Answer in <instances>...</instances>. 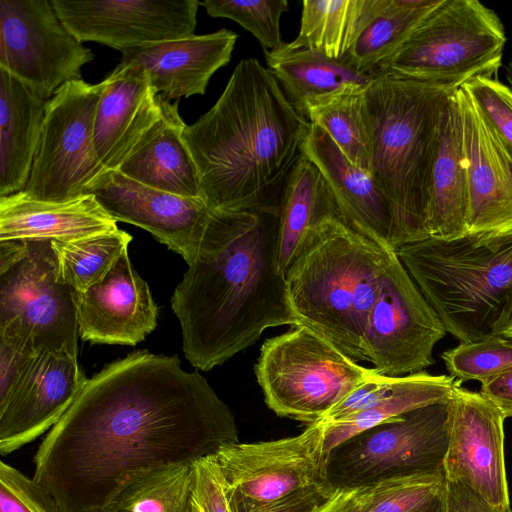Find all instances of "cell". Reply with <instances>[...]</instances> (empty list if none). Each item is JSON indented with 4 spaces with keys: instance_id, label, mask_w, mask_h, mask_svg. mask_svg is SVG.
<instances>
[{
    "instance_id": "cell-1",
    "label": "cell",
    "mask_w": 512,
    "mask_h": 512,
    "mask_svg": "<svg viewBox=\"0 0 512 512\" xmlns=\"http://www.w3.org/2000/svg\"><path fill=\"white\" fill-rule=\"evenodd\" d=\"M236 442L232 411L199 372L135 351L87 379L39 445L33 479L61 512H104L143 474Z\"/></svg>"
},
{
    "instance_id": "cell-2",
    "label": "cell",
    "mask_w": 512,
    "mask_h": 512,
    "mask_svg": "<svg viewBox=\"0 0 512 512\" xmlns=\"http://www.w3.org/2000/svg\"><path fill=\"white\" fill-rule=\"evenodd\" d=\"M278 206L211 209L171 297L184 356L199 370L223 364L268 328L300 325L278 263Z\"/></svg>"
},
{
    "instance_id": "cell-3",
    "label": "cell",
    "mask_w": 512,
    "mask_h": 512,
    "mask_svg": "<svg viewBox=\"0 0 512 512\" xmlns=\"http://www.w3.org/2000/svg\"><path fill=\"white\" fill-rule=\"evenodd\" d=\"M309 125L267 67L241 60L212 108L184 129L204 202L211 209L278 204Z\"/></svg>"
},
{
    "instance_id": "cell-4",
    "label": "cell",
    "mask_w": 512,
    "mask_h": 512,
    "mask_svg": "<svg viewBox=\"0 0 512 512\" xmlns=\"http://www.w3.org/2000/svg\"><path fill=\"white\" fill-rule=\"evenodd\" d=\"M395 251L353 229L342 216L313 229L285 274L300 325L356 362H367L368 314Z\"/></svg>"
},
{
    "instance_id": "cell-5",
    "label": "cell",
    "mask_w": 512,
    "mask_h": 512,
    "mask_svg": "<svg viewBox=\"0 0 512 512\" xmlns=\"http://www.w3.org/2000/svg\"><path fill=\"white\" fill-rule=\"evenodd\" d=\"M454 90L375 74L364 92L369 172L393 209L401 246L431 237V168L441 110Z\"/></svg>"
},
{
    "instance_id": "cell-6",
    "label": "cell",
    "mask_w": 512,
    "mask_h": 512,
    "mask_svg": "<svg viewBox=\"0 0 512 512\" xmlns=\"http://www.w3.org/2000/svg\"><path fill=\"white\" fill-rule=\"evenodd\" d=\"M396 253L446 332L460 342L493 335L512 298V230L429 237Z\"/></svg>"
},
{
    "instance_id": "cell-7",
    "label": "cell",
    "mask_w": 512,
    "mask_h": 512,
    "mask_svg": "<svg viewBox=\"0 0 512 512\" xmlns=\"http://www.w3.org/2000/svg\"><path fill=\"white\" fill-rule=\"evenodd\" d=\"M506 34L498 15L477 0H440L374 74L459 89L495 78Z\"/></svg>"
},
{
    "instance_id": "cell-8",
    "label": "cell",
    "mask_w": 512,
    "mask_h": 512,
    "mask_svg": "<svg viewBox=\"0 0 512 512\" xmlns=\"http://www.w3.org/2000/svg\"><path fill=\"white\" fill-rule=\"evenodd\" d=\"M266 405L278 416L312 424L378 372L359 365L305 325L266 339L254 366Z\"/></svg>"
},
{
    "instance_id": "cell-9",
    "label": "cell",
    "mask_w": 512,
    "mask_h": 512,
    "mask_svg": "<svg viewBox=\"0 0 512 512\" xmlns=\"http://www.w3.org/2000/svg\"><path fill=\"white\" fill-rule=\"evenodd\" d=\"M51 242L23 241L0 263V334L19 337L38 354L78 357L77 292L59 279Z\"/></svg>"
},
{
    "instance_id": "cell-10",
    "label": "cell",
    "mask_w": 512,
    "mask_h": 512,
    "mask_svg": "<svg viewBox=\"0 0 512 512\" xmlns=\"http://www.w3.org/2000/svg\"><path fill=\"white\" fill-rule=\"evenodd\" d=\"M103 80L67 82L46 101L38 147L29 180V197L64 202L86 195L107 169L97 155L94 123Z\"/></svg>"
},
{
    "instance_id": "cell-11",
    "label": "cell",
    "mask_w": 512,
    "mask_h": 512,
    "mask_svg": "<svg viewBox=\"0 0 512 512\" xmlns=\"http://www.w3.org/2000/svg\"><path fill=\"white\" fill-rule=\"evenodd\" d=\"M447 447V403L410 411L332 451L334 486H356L398 474L440 471Z\"/></svg>"
},
{
    "instance_id": "cell-12",
    "label": "cell",
    "mask_w": 512,
    "mask_h": 512,
    "mask_svg": "<svg viewBox=\"0 0 512 512\" xmlns=\"http://www.w3.org/2000/svg\"><path fill=\"white\" fill-rule=\"evenodd\" d=\"M446 333L395 251L368 314L367 362L389 377L422 372L435 363L434 347Z\"/></svg>"
},
{
    "instance_id": "cell-13",
    "label": "cell",
    "mask_w": 512,
    "mask_h": 512,
    "mask_svg": "<svg viewBox=\"0 0 512 512\" xmlns=\"http://www.w3.org/2000/svg\"><path fill=\"white\" fill-rule=\"evenodd\" d=\"M94 54L47 0H0V68L44 100L81 79Z\"/></svg>"
},
{
    "instance_id": "cell-14",
    "label": "cell",
    "mask_w": 512,
    "mask_h": 512,
    "mask_svg": "<svg viewBox=\"0 0 512 512\" xmlns=\"http://www.w3.org/2000/svg\"><path fill=\"white\" fill-rule=\"evenodd\" d=\"M325 435L326 426L318 421L295 436L220 447L215 455L228 492L267 502L331 483Z\"/></svg>"
},
{
    "instance_id": "cell-15",
    "label": "cell",
    "mask_w": 512,
    "mask_h": 512,
    "mask_svg": "<svg viewBox=\"0 0 512 512\" xmlns=\"http://www.w3.org/2000/svg\"><path fill=\"white\" fill-rule=\"evenodd\" d=\"M457 380L447 402V447L442 471L492 512H510L502 412Z\"/></svg>"
},
{
    "instance_id": "cell-16",
    "label": "cell",
    "mask_w": 512,
    "mask_h": 512,
    "mask_svg": "<svg viewBox=\"0 0 512 512\" xmlns=\"http://www.w3.org/2000/svg\"><path fill=\"white\" fill-rule=\"evenodd\" d=\"M63 24L81 42L120 52L194 35L197 0H52Z\"/></svg>"
},
{
    "instance_id": "cell-17",
    "label": "cell",
    "mask_w": 512,
    "mask_h": 512,
    "mask_svg": "<svg viewBox=\"0 0 512 512\" xmlns=\"http://www.w3.org/2000/svg\"><path fill=\"white\" fill-rule=\"evenodd\" d=\"M116 221L150 232L159 242L192 264L211 208L188 198L137 182L117 170H106L87 189Z\"/></svg>"
},
{
    "instance_id": "cell-18",
    "label": "cell",
    "mask_w": 512,
    "mask_h": 512,
    "mask_svg": "<svg viewBox=\"0 0 512 512\" xmlns=\"http://www.w3.org/2000/svg\"><path fill=\"white\" fill-rule=\"evenodd\" d=\"M467 171V233L512 230V150L474 99L456 91Z\"/></svg>"
},
{
    "instance_id": "cell-19",
    "label": "cell",
    "mask_w": 512,
    "mask_h": 512,
    "mask_svg": "<svg viewBox=\"0 0 512 512\" xmlns=\"http://www.w3.org/2000/svg\"><path fill=\"white\" fill-rule=\"evenodd\" d=\"M86 381L78 357L39 353L11 400L0 409V453L10 454L52 429Z\"/></svg>"
},
{
    "instance_id": "cell-20",
    "label": "cell",
    "mask_w": 512,
    "mask_h": 512,
    "mask_svg": "<svg viewBox=\"0 0 512 512\" xmlns=\"http://www.w3.org/2000/svg\"><path fill=\"white\" fill-rule=\"evenodd\" d=\"M79 337L99 344L134 346L157 325L158 307L126 249L98 283L77 292Z\"/></svg>"
},
{
    "instance_id": "cell-21",
    "label": "cell",
    "mask_w": 512,
    "mask_h": 512,
    "mask_svg": "<svg viewBox=\"0 0 512 512\" xmlns=\"http://www.w3.org/2000/svg\"><path fill=\"white\" fill-rule=\"evenodd\" d=\"M103 82L94 123L95 148L107 170H118L161 122V97L136 67L118 64Z\"/></svg>"
},
{
    "instance_id": "cell-22",
    "label": "cell",
    "mask_w": 512,
    "mask_h": 512,
    "mask_svg": "<svg viewBox=\"0 0 512 512\" xmlns=\"http://www.w3.org/2000/svg\"><path fill=\"white\" fill-rule=\"evenodd\" d=\"M300 153L322 173L349 226L394 250L401 246L393 209L370 172L352 164L330 136L311 123Z\"/></svg>"
},
{
    "instance_id": "cell-23",
    "label": "cell",
    "mask_w": 512,
    "mask_h": 512,
    "mask_svg": "<svg viewBox=\"0 0 512 512\" xmlns=\"http://www.w3.org/2000/svg\"><path fill=\"white\" fill-rule=\"evenodd\" d=\"M237 34L226 28L121 52L119 64L144 71L168 101L204 95L212 75L231 59Z\"/></svg>"
},
{
    "instance_id": "cell-24",
    "label": "cell",
    "mask_w": 512,
    "mask_h": 512,
    "mask_svg": "<svg viewBox=\"0 0 512 512\" xmlns=\"http://www.w3.org/2000/svg\"><path fill=\"white\" fill-rule=\"evenodd\" d=\"M92 194L64 202L41 201L24 191L0 196V241L68 242L118 229Z\"/></svg>"
},
{
    "instance_id": "cell-25",
    "label": "cell",
    "mask_w": 512,
    "mask_h": 512,
    "mask_svg": "<svg viewBox=\"0 0 512 512\" xmlns=\"http://www.w3.org/2000/svg\"><path fill=\"white\" fill-rule=\"evenodd\" d=\"M457 90L441 110L430 176L429 231L431 237L442 239L467 233V171Z\"/></svg>"
},
{
    "instance_id": "cell-26",
    "label": "cell",
    "mask_w": 512,
    "mask_h": 512,
    "mask_svg": "<svg viewBox=\"0 0 512 512\" xmlns=\"http://www.w3.org/2000/svg\"><path fill=\"white\" fill-rule=\"evenodd\" d=\"M160 97L161 122L117 171L161 191L202 199L198 170L183 137L187 125L179 115L178 101Z\"/></svg>"
},
{
    "instance_id": "cell-27",
    "label": "cell",
    "mask_w": 512,
    "mask_h": 512,
    "mask_svg": "<svg viewBox=\"0 0 512 512\" xmlns=\"http://www.w3.org/2000/svg\"><path fill=\"white\" fill-rule=\"evenodd\" d=\"M47 100L0 68V196L25 189Z\"/></svg>"
},
{
    "instance_id": "cell-28",
    "label": "cell",
    "mask_w": 512,
    "mask_h": 512,
    "mask_svg": "<svg viewBox=\"0 0 512 512\" xmlns=\"http://www.w3.org/2000/svg\"><path fill=\"white\" fill-rule=\"evenodd\" d=\"M278 209L277 255L286 274L310 232L343 215L322 173L302 153L284 178Z\"/></svg>"
},
{
    "instance_id": "cell-29",
    "label": "cell",
    "mask_w": 512,
    "mask_h": 512,
    "mask_svg": "<svg viewBox=\"0 0 512 512\" xmlns=\"http://www.w3.org/2000/svg\"><path fill=\"white\" fill-rule=\"evenodd\" d=\"M264 54L267 68L303 117L309 102L342 93L365 91L375 76L359 72L345 61L334 60L312 50L289 48L287 43Z\"/></svg>"
},
{
    "instance_id": "cell-30",
    "label": "cell",
    "mask_w": 512,
    "mask_h": 512,
    "mask_svg": "<svg viewBox=\"0 0 512 512\" xmlns=\"http://www.w3.org/2000/svg\"><path fill=\"white\" fill-rule=\"evenodd\" d=\"M386 0H304L298 36L287 46L345 61Z\"/></svg>"
},
{
    "instance_id": "cell-31",
    "label": "cell",
    "mask_w": 512,
    "mask_h": 512,
    "mask_svg": "<svg viewBox=\"0 0 512 512\" xmlns=\"http://www.w3.org/2000/svg\"><path fill=\"white\" fill-rule=\"evenodd\" d=\"M456 382L451 375H432L424 371L397 377L389 392L373 408L334 422H323L326 451L331 455L348 440L410 411L447 403Z\"/></svg>"
},
{
    "instance_id": "cell-32",
    "label": "cell",
    "mask_w": 512,
    "mask_h": 512,
    "mask_svg": "<svg viewBox=\"0 0 512 512\" xmlns=\"http://www.w3.org/2000/svg\"><path fill=\"white\" fill-rule=\"evenodd\" d=\"M440 0H386L383 10L361 32L345 62L374 74L392 56Z\"/></svg>"
},
{
    "instance_id": "cell-33",
    "label": "cell",
    "mask_w": 512,
    "mask_h": 512,
    "mask_svg": "<svg viewBox=\"0 0 512 512\" xmlns=\"http://www.w3.org/2000/svg\"><path fill=\"white\" fill-rule=\"evenodd\" d=\"M193 464L150 471L124 486L104 512H191Z\"/></svg>"
},
{
    "instance_id": "cell-34",
    "label": "cell",
    "mask_w": 512,
    "mask_h": 512,
    "mask_svg": "<svg viewBox=\"0 0 512 512\" xmlns=\"http://www.w3.org/2000/svg\"><path fill=\"white\" fill-rule=\"evenodd\" d=\"M364 92H348L309 102L304 117L322 128L355 166L370 171V134Z\"/></svg>"
},
{
    "instance_id": "cell-35",
    "label": "cell",
    "mask_w": 512,
    "mask_h": 512,
    "mask_svg": "<svg viewBox=\"0 0 512 512\" xmlns=\"http://www.w3.org/2000/svg\"><path fill=\"white\" fill-rule=\"evenodd\" d=\"M131 240L118 228L74 241H52L59 279L76 292L88 289L105 277Z\"/></svg>"
},
{
    "instance_id": "cell-36",
    "label": "cell",
    "mask_w": 512,
    "mask_h": 512,
    "mask_svg": "<svg viewBox=\"0 0 512 512\" xmlns=\"http://www.w3.org/2000/svg\"><path fill=\"white\" fill-rule=\"evenodd\" d=\"M442 470L398 474L357 485L363 512H440Z\"/></svg>"
},
{
    "instance_id": "cell-37",
    "label": "cell",
    "mask_w": 512,
    "mask_h": 512,
    "mask_svg": "<svg viewBox=\"0 0 512 512\" xmlns=\"http://www.w3.org/2000/svg\"><path fill=\"white\" fill-rule=\"evenodd\" d=\"M450 375L460 381L481 383L512 370V340L492 335L460 342L441 355Z\"/></svg>"
},
{
    "instance_id": "cell-38",
    "label": "cell",
    "mask_w": 512,
    "mask_h": 512,
    "mask_svg": "<svg viewBox=\"0 0 512 512\" xmlns=\"http://www.w3.org/2000/svg\"><path fill=\"white\" fill-rule=\"evenodd\" d=\"M213 18H228L249 31L264 52L284 43L280 34V18L289 8L287 0H205L200 2Z\"/></svg>"
},
{
    "instance_id": "cell-39",
    "label": "cell",
    "mask_w": 512,
    "mask_h": 512,
    "mask_svg": "<svg viewBox=\"0 0 512 512\" xmlns=\"http://www.w3.org/2000/svg\"><path fill=\"white\" fill-rule=\"evenodd\" d=\"M0 512H61L53 496L36 480L0 462Z\"/></svg>"
},
{
    "instance_id": "cell-40",
    "label": "cell",
    "mask_w": 512,
    "mask_h": 512,
    "mask_svg": "<svg viewBox=\"0 0 512 512\" xmlns=\"http://www.w3.org/2000/svg\"><path fill=\"white\" fill-rule=\"evenodd\" d=\"M462 88L471 95L501 139L512 150V88L497 78L477 77Z\"/></svg>"
},
{
    "instance_id": "cell-41",
    "label": "cell",
    "mask_w": 512,
    "mask_h": 512,
    "mask_svg": "<svg viewBox=\"0 0 512 512\" xmlns=\"http://www.w3.org/2000/svg\"><path fill=\"white\" fill-rule=\"evenodd\" d=\"M192 501L200 512H233L217 457L210 454L193 463Z\"/></svg>"
},
{
    "instance_id": "cell-42",
    "label": "cell",
    "mask_w": 512,
    "mask_h": 512,
    "mask_svg": "<svg viewBox=\"0 0 512 512\" xmlns=\"http://www.w3.org/2000/svg\"><path fill=\"white\" fill-rule=\"evenodd\" d=\"M37 355L19 337L0 334V409L11 400Z\"/></svg>"
},
{
    "instance_id": "cell-43",
    "label": "cell",
    "mask_w": 512,
    "mask_h": 512,
    "mask_svg": "<svg viewBox=\"0 0 512 512\" xmlns=\"http://www.w3.org/2000/svg\"><path fill=\"white\" fill-rule=\"evenodd\" d=\"M331 483L303 489L279 499L256 502L228 492L233 512H317L333 489Z\"/></svg>"
},
{
    "instance_id": "cell-44",
    "label": "cell",
    "mask_w": 512,
    "mask_h": 512,
    "mask_svg": "<svg viewBox=\"0 0 512 512\" xmlns=\"http://www.w3.org/2000/svg\"><path fill=\"white\" fill-rule=\"evenodd\" d=\"M396 378L377 373L350 392L321 421L330 423L373 408L389 392Z\"/></svg>"
},
{
    "instance_id": "cell-45",
    "label": "cell",
    "mask_w": 512,
    "mask_h": 512,
    "mask_svg": "<svg viewBox=\"0 0 512 512\" xmlns=\"http://www.w3.org/2000/svg\"><path fill=\"white\" fill-rule=\"evenodd\" d=\"M440 512H492L464 486L445 480Z\"/></svg>"
},
{
    "instance_id": "cell-46",
    "label": "cell",
    "mask_w": 512,
    "mask_h": 512,
    "mask_svg": "<svg viewBox=\"0 0 512 512\" xmlns=\"http://www.w3.org/2000/svg\"><path fill=\"white\" fill-rule=\"evenodd\" d=\"M480 393L505 416L512 417V370L481 383Z\"/></svg>"
},
{
    "instance_id": "cell-47",
    "label": "cell",
    "mask_w": 512,
    "mask_h": 512,
    "mask_svg": "<svg viewBox=\"0 0 512 512\" xmlns=\"http://www.w3.org/2000/svg\"><path fill=\"white\" fill-rule=\"evenodd\" d=\"M317 512H363L358 486H334Z\"/></svg>"
},
{
    "instance_id": "cell-48",
    "label": "cell",
    "mask_w": 512,
    "mask_h": 512,
    "mask_svg": "<svg viewBox=\"0 0 512 512\" xmlns=\"http://www.w3.org/2000/svg\"><path fill=\"white\" fill-rule=\"evenodd\" d=\"M493 335H498L512 340V298L493 329Z\"/></svg>"
},
{
    "instance_id": "cell-49",
    "label": "cell",
    "mask_w": 512,
    "mask_h": 512,
    "mask_svg": "<svg viewBox=\"0 0 512 512\" xmlns=\"http://www.w3.org/2000/svg\"><path fill=\"white\" fill-rule=\"evenodd\" d=\"M191 512H200L198 507L194 504V502H191Z\"/></svg>"
},
{
    "instance_id": "cell-50",
    "label": "cell",
    "mask_w": 512,
    "mask_h": 512,
    "mask_svg": "<svg viewBox=\"0 0 512 512\" xmlns=\"http://www.w3.org/2000/svg\"><path fill=\"white\" fill-rule=\"evenodd\" d=\"M510 512H512V510Z\"/></svg>"
},
{
    "instance_id": "cell-51",
    "label": "cell",
    "mask_w": 512,
    "mask_h": 512,
    "mask_svg": "<svg viewBox=\"0 0 512 512\" xmlns=\"http://www.w3.org/2000/svg\"><path fill=\"white\" fill-rule=\"evenodd\" d=\"M511 511V510H510Z\"/></svg>"
}]
</instances>
